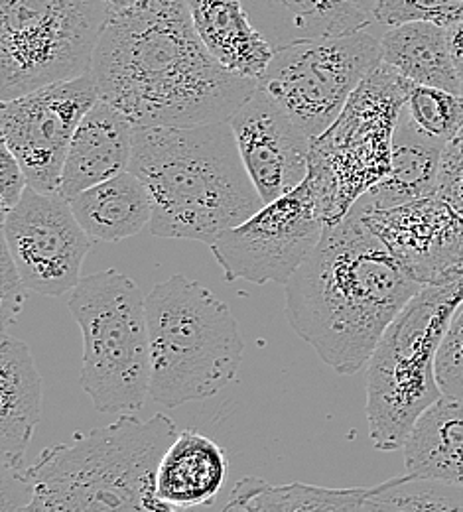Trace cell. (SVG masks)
Masks as SVG:
<instances>
[{"label":"cell","mask_w":463,"mask_h":512,"mask_svg":"<svg viewBox=\"0 0 463 512\" xmlns=\"http://www.w3.org/2000/svg\"><path fill=\"white\" fill-rule=\"evenodd\" d=\"M91 75L99 97L134 127L229 121L259 89L211 56L186 0H140L113 10Z\"/></svg>","instance_id":"1"},{"label":"cell","mask_w":463,"mask_h":512,"mask_svg":"<svg viewBox=\"0 0 463 512\" xmlns=\"http://www.w3.org/2000/svg\"><path fill=\"white\" fill-rule=\"evenodd\" d=\"M422 288L353 205L284 286V314L328 367L351 377Z\"/></svg>","instance_id":"2"},{"label":"cell","mask_w":463,"mask_h":512,"mask_svg":"<svg viewBox=\"0 0 463 512\" xmlns=\"http://www.w3.org/2000/svg\"><path fill=\"white\" fill-rule=\"evenodd\" d=\"M131 172L152 195L154 237L211 247L265 207L229 121L134 128Z\"/></svg>","instance_id":"3"},{"label":"cell","mask_w":463,"mask_h":512,"mask_svg":"<svg viewBox=\"0 0 463 512\" xmlns=\"http://www.w3.org/2000/svg\"><path fill=\"white\" fill-rule=\"evenodd\" d=\"M178 428L166 414H134L46 448L28 467L32 501L18 512H188L156 493L158 465Z\"/></svg>","instance_id":"4"},{"label":"cell","mask_w":463,"mask_h":512,"mask_svg":"<svg viewBox=\"0 0 463 512\" xmlns=\"http://www.w3.org/2000/svg\"><path fill=\"white\" fill-rule=\"evenodd\" d=\"M150 398L164 408L205 400L235 381L245 341L231 308L184 274L146 296Z\"/></svg>","instance_id":"5"},{"label":"cell","mask_w":463,"mask_h":512,"mask_svg":"<svg viewBox=\"0 0 463 512\" xmlns=\"http://www.w3.org/2000/svg\"><path fill=\"white\" fill-rule=\"evenodd\" d=\"M462 302L463 278L424 286L379 341L367 365V422L375 448H404L418 418L444 396L436 357Z\"/></svg>","instance_id":"6"},{"label":"cell","mask_w":463,"mask_h":512,"mask_svg":"<svg viewBox=\"0 0 463 512\" xmlns=\"http://www.w3.org/2000/svg\"><path fill=\"white\" fill-rule=\"evenodd\" d=\"M67 308L83 333L79 384L101 414L129 416L150 396L146 296L133 278L101 270L81 278Z\"/></svg>","instance_id":"7"},{"label":"cell","mask_w":463,"mask_h":512,"mask_svg":"<svg viewBox=\"0 0 463 512\" xmlns=\"http://www.w3.org/2000/svg\"><path fill=\"white\" fill-rule=\"evenodd\" d=\"M412 83L391 65H379L349 97L343 113L322 136L312 138L310 178L324 195L328 223L391 172L393 136Z\"/></svg>","instance_id":"8"},{"label":"cell","mask_w":463,"mask_h":512,"mask_svg":"<svg viewBox=\"0 0 463 512\" xmlns=\"http://www.w3.org/2000/svg\"><path fill=\"white\" fill-rule=\"evenodd\" d=\"M107 0H0V97L91 73L109 24Z\"/></svg>","instance_id":"9"},{"label":"cell","mask_w":463,"mask_h":512,"mask_svg":"<svg viewBox=\"0 0 463 512\" xmlns=\"http://www.w3.org/2000/svg\"><path fill=\"white\" fill-rule=\"evenodd\" d=\"M381 64V40L359 30L274 52L259 87L310 138H318L339 119L349 97Z\"/></svg>","instance_id":"10"},{"label":"cell","mask_w":463,"mask_h":512,"mask_svg":"<svg viewBox=\"0 0 463 512\" xmlns=\"http://www.w3.org/2000/svg\"><path fill=\"white\" fill-rule=\"evenodd\" d=\"M328 225L324 195L308 178L239 227L225 231L209 249L227 282H274L286 286L318 247Z\"/></svg>","instance_id":"11"},{"label":"cell","mask_w":463,"mask_h":512,"mask_svg":"<svg viewBox=\"0 0 463 512\" xmlns=\"http://www.w3.org/2000/svg\"><path fill=\"white\" fill-rule=\"evenodd\" d=\"M99 99L95 79L87 73L2 101V140L20 162L28 188L60 192L73 134Z\"/></svg>","instance_id":"12"},{"label":"cell","mask_w":463,"mask_h":512,"mask_svg":"<svg viewBox=\"0 0 463 512\" xmlns=\"http://www.w3.org/2000/svg\"><path fill=\"white\" fill-rule=\"evenodd\" d=\"M2 241L28 290L52 298L71 294L81 282V268L93 245L69 199L32 188H26L2 219Z\"/></svg>","instance_id":"13"},{"label":"cell","mask_w":463,"mask_h":512,"mask_svg":"<svg viewBox=\"0 0 463 512\" xmlns=\"http://www.w3.org/2000/svg\"><path fill=\"white\" fill-rule=\"evenodd\" d=\"M369 229L422 286H446L463 278V217L440 195L391 209L355 203Z\"/></svg>","instance_id":"14"},{"label":"cell","mask_w":463,"mask_h":512,"mask_svg":"<svg viewBox=\"0 0 463 512\" xmlns=\"http://www.w3.org/2000/svg\"><path fill=\"white\" fill-rule=\"evenodd\" d=\"M229 123L265 205L294 192L308 178L312 138L265 89L259 87Z\"/></svg>","instance_id":"15"},{"label":"cell","mask_w":463,"mask_h":512,"mask_svg":"<svg viewBox=\"0 0 463 512\" xmlns=\"http://www.w3.org/2000/svg\"><path fill=\"white\" fill-rule=\"evenodd\" d=\"M134 128L119 109L99 99L73 134L58 193L71 199L131 170Z\"/></svg>","instance_id":"16"},{"label":"cell","mask_w":463,"mask_h":512,"mask_svg":"<svg viewBox=\"0 0 463 512\" xmlns=\"http://www.w3.org/2000/svg\"><path fill=\"white\" fill-rule=\"evenodd\" d=\"M44 386L30 347L2 331L0 339V469L26 467V449L42 416Z\"/></svg>","instance_id":"17"},{"label":"cell","mask_w":463,"mask_h":512,"mask_svg":"<svg viewBox=\"0 0 463 512\" xmlns=\"http://www.w3.org/2000/svg\"><path fill=\"white\" fill-rule=\"evenodd\" d=\"M274 52L288 46L367 30L371 14L345 0H241Z\"/></svg>","instance_id":"18"},{"label":"cell","mask_w":463,"mask_h":512,"mask_svg":"<svg viewBox=\"0 0 463 512\" xmlns=\"http://www.w3.org/2000/svg\"><path fill=\"white\" fill-rule=\"evenodd\" d=\"M229 471L227 453L196 430H184L166 449L156 475L158 497L178 511L217 501Z\"/></svg>","instance_id":"19"},{"label":"cell","mask_w":463,"mask_h":512,"mask_svg":"<svg viewBox=\"0 0 463 512\" xmlns=\"http://www.w3.org/2000/svg\"><path fill=\"white\" fill-rule=\"evenodd\" d=\"M446 146L448 142H442L416 127L404 107L393 136L391 172L361 199L369 209H391L438 195Z\"/></svg>","instance_id":"20"},{"label":"cell","mask_w":463,"mask_h":512,"mask_svg":"<svg viewBox=\"0 0 463 512\" xmlns=\"http://www.w3.org/2000/svg\"><path fill=\"white\" fill-rule=\"evenodd\" d=\"M201 42L227 69L261 81L274 50L253 26L241 0H186Z\"/></svg>","instance_id":"21"},{"label":"cell","mask_w":463,"mask_h":512,"mask_svg":"<svg viewBox=\"0 0 463 512\" xmlns=\"http://www.w3.org/2000/svg\"><path fill=\"white\" fill-rule=\"evenodd\" d=\"M410 477L463 487V400L442 396L414 424L404 444Z\"/></svg>","instance_id":"22"},{"label":"cell","mask_w":463,"mask_h":512,"mask_svg":"<svg viewBox=\"0 0 463 512\" xmlns=\"http://www.w3.org/2000/svg\"><path fill=\"white\" fill-rule=\"evenodd\" d=\"M69 205L85 233L101 243L134 237L152 221V195L131 170L77 193Z\"/></svg>","instance_id":"23"},{"label":"cell","mask_w":463,"mask_h":512,"mask_svg":"<svg viewBox=\"0 0 463 512\" xmlns=\"http://www.w3.org/2000/svg\"><path fill=\"white\" fill-rule=\"evenodd\" d=\"M383 62L414 85L462 91V79L450 54L448 30L430 22H406L381 38Z\"/></svg>","instance_id":"24"},{"label":"cell","mask_w":463,"mask_h":512,"mask_svg":"<svg viewBox=\"0 0 463 512\" xmlns=\"http://www.w3.org/2000/svg\"><path fill=\"white\" fill-rule=\"evenodd\" d=\"M375 487L330 489L308 483H266L259 495V512H361Z\"/></svg>","instance_id":"25"},{"label":"cell","mask_w":463,"mask_h":512,"mask_svg":"<svg viewBox=\"0 0 463 512\" xmlns=\"http://www.w3.org/2000/svg\"><path fill=\"white\" fill-rule=\"evenodd\" d=\"M404 107L416 127L442 142L454 140L463 128V97L460 93L412 83Z\"/></svg>","instance_id":"26"},{"label":"cell","mask_w":463,"mask_h":512,"mask_svg":"<svg viewBox=\"0 0 463 512\" xmlns=\"http://www.w3.org/2000/svg\"><path fill=\"white\" fill-rule=\"evenodd\" d=\"M373 18L387 28L406 22L450 28L463 22V0H379Z\"/></svg>","instance_id":"27"},{"label":"cell","mask_w":463,"mask_h":512,"mask_svg":"<svg viewBox=\"0 0 463 512\" xmlns=\"http://www.w3.org/2000/svg\"><path fill=\"white\" fill-rule=\"evenodd\" d=\"M442 394L463 400V302L456 308L436 357Z\"/></svg>","instance_id":"28"},{"label":"cell","mask_w":463,"mask_h":512,"mask_svg":"<svg viewBox=\"0 0 463 512\" xmlns=\"http://www.w3.org/2000/svg\"><path fill=\"white\" fill-rule=\"evenodd\" d=\"M28 286L24 284L8 247L0 245V320L2 331H8L24 308Z\"/></svg>","instance_id":"29"},{"label":"cell","mask_w":463,"mask_h":512,"mask_svg":"<svg viewBox=\"0 0 463 512\" xmlns=\"http://www.w3.org/2000/svg\"><path fill=\"white\" fill-rule=\"evenodd\" d=\"M438 195L463 217V128L444 150Z\"/></svg>","instance_id":"30"},{"label":"cell","mask_w":463,"mask_h":512,"mask_svg":"<svg viewBox=\"0 0 463 512\" xmlns=\"http://www.w3.org/2000/svg\"><path fill=\"white\" fill-rule=\"evenodd\" d=\"M28 188L26 174L16 160V156L10 152L4 140H0V209L2 219L18 205L22 195Z\"/></svg>","instance_id":"31"},{"label":"cell","mask_w":463,"mask_h":512,"mask_svg":"<svg viewBox=\"0 0 463 512\" xmlns=\"http://www.w3.org/2000/svg\"><path fill=\"white\" fill-rule=\"evenodd\" d=\"M265 481L259 477H243L235 483L227 505L219 512H259V495Z\"/></svg>","instance_id":"32"},{"label":"cell","mask_w":463,"mask_h":512,"mask_svg":"<svg viewBox=\"0 0 463 512\" xmlns=\"http://www.w3.org/2000/svg\"><path fill=\"white\" fill-rule=\"evenodd\" d=\"M448 30V44H450V54L456 65V71L460 75L463 83V22L454 24Z\"/></svg>","instance_id":"33"},{"label":"cell","mask_w":463,"mask_h":512,"mask_svg":"<svg viewBox=\"0 0 463 512\" xmlns=\"http://www.w3.org/2000/svg\"><path fill=\"white\" fill-rule=\"evenodd\" d=\"M345 2H351L353 6H357V8H361L363 12H367V14L373 16V12H375L379 0H345Z\"/></svg>","instance_id":"34"},{"label":"cell","mask_w":463,"mask_h":512,"mask_svg":"<svg viewBox=\"0 0 463 512\" xmlns=\"http://www.w3.org/2000/svg\"><path fill=\"white\" fill-rule=\"evenodd\" d=\"M109 4H111V8L113 10H123V8H129V6H134L136 2H140V0H107Z\"/></svg>","instance_id":"35"},{"label":"cell","mask_w":463,"mask_h":512,"mask_svg":"<svg viewBox=\"0 0 463 512\" xmlns=\"http://www.w3.org/2000/svg\"><path fill=\"white\" fill-rule=\"evenodd\" d=\"M361 512H375V509H373V507H367V503H365V507H363V511Z\"/></svg>","instance_id":"36"}]
</instances>
